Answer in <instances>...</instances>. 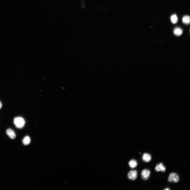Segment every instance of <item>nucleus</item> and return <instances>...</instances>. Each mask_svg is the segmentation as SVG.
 I'll return each mask as SVG.
<instances>
[{"label":"nucleus","instance_id":"obj_2","mask_svg":"<svg viewBox=\"0 0 190 190\" xmlns=\"http://www.w3.org/2000/svg\"><path fill=\"white\" fill-rule=\"evenodd\" d=\"M168 180L169 183H177L180 180V177L179 175L176 173H171L169 176Z\"/></svg>","mask_w":190,"mask_h":190},{"label":"nucleus","instance_id":"obj_10","mask_svg":"<svg viewBox=\"0 0 190 190\" xmlns=\"http://www.w3.org/2000/svg\"><path fill=\"white\" fill-rule=\"evenodd\" d=\"M22 141L23 144L25 145L29 144L31 142V139L30 137L28 136H26L23 139Z\"/></svg>","mask_w":190,"mask_h":190},{"label":"nucleus","instance_id":"obj_12","mask_svg":"<svg viewBox=\"0 0 190 190\" xmlns=\"http://www.w3.org/2000/svg\"><path fill=\"white\" fill-rule=\"evenodd\" d=\"M171 20L173 24L176 23L178 21V18L176 14H173L171 16Z\"/></svg>","mask_w":190,"mask_h":190},{"label":"nucleus","instance_id":"obj_3","mask_svg":"<svg viewBox=\"0 0 190 190\" xmlns=\"http://www.w3.org/2000/svg\"><path fill=\"white\" fill-rule=\"evenodd\" d=\"M151 175V171L147 169H144L142 171L141 173V178L144 180H148L150 177Z\"/></svg>","mask_w":190,"mask_h":190},{"label":"nucleus","instance_id":"obj_7","mask_svg":"<svg viewBox=\"0 0 190 190\" xmlns=\"http://www.w3.org/2000/svg\"><path fill=\"white\" fill-rule=\"evenodd\" d=\"M6 134L9 138L12 139H14L16 137L14 132L12 129L9 128L6 131Z\"/></svg>","mask_w":190,"mask_h":190},{"label":"nucleus","instance_id":"obj_6","mask_svg":"<svg viewBox=\"0 0 190 190\" xmlns=\"http://www.w3.org/2000/svg\"><path fill=\"white\" fill-rule=\"evenodd\" d=\"M152 157L151 155L148 153L143 154L142 157V159L144 162L148 163L151 160Z\"/></svg>","mask_w":190,"mask_h":190},{"label":"nucleus","instance_id":"obj_1","mask_svg":"<svg viewBox=\"0 0 190 190\" xmlns=\"http://www.w3.org/2000/svg\"><path fill=\"white\" fill-rule=\"evenodd\" d=\"M14 123L16 128L21 129L25 126L26 122L25 119L22 117H18L14 118Z\"/></svg>","mask_w":190,"mask_h":190},{"label":"nucleus","instance_id":"obj_4","mask_svg":"<svg viewBox=\"0 0 190 190\" xmlns=\"http://www.w3.org/2000/svg\"><path fill=\"white\" fill-rule=\"evenodd\" d=\"M155 170L157 172H164L166 170V168L162 163L157 164L155 167Z\"/></svg>","mask_w":190,"mask_h":190},{"label":"nucleus","instance_id":"obj_14","mask_svg":"<svg viewBox=\"0 0 190 190\" xmlns=\"http://www.w3.org/2000/svg\"><path fill=\"white\" fill-rule=\"evenodd\" d=\"M164 190H170V189L169 188H166V189H165Z\"/></svg>","mask_w":190,"mask_h":190},{"label":"nucleus","instance_id":"obj_13","mask_svg":"<svg viewBox=\"0 0 190 190\" xmlns=\"http://www.w3.org/2000/svg\"><path fill=\"white\" fill-rule=\"evenodd\" d=\"M2 107V104L1 102L0 101V109H1Z\"/></svg>","mask_w":190,"mask_h":190},{"label":"nucleus","instance_id":"obj_8","mask_svg":"<svg viewBox=\"0 0 190 190\" xmlns=\"http://www.w3.org/2000/svg\"><path fill=\"white\" fill-rule=\"evenodd\" d=\"M129 165L131 168H136L138 165V163L136 160L132 159L129 161Z\"/></svg>","mask_w":190,"mask_h":190},{"label":"nucleus","instance_id":"obj_9","mask_svg":"<svg viewBox=\"0 0 190 190\" xmlns=\"http://www.w3.org/2000/svg\"><path fill=\"white\" fill-rule=\"evenodd\" d=\"M173 33L177 36H180L182 34L183 30L180 28L176 27L174 30Z\"/></svg>","mask_w":190,"mask_h":190},{"label":"nucleus","instance_id":"obj_11","mask_svg":"<svg viewBox=\"0 0 190 190\" xmlns=\"http://www.w3.org/2000/svg\"><path fill=\"white\" fill-rule=\"evenodd\" d=\"M182 21L183 23L186 25H189L190 22V17L187 15L184 16L182 19Z\"/></svg>","mask_w":190,"mask_h":190},{"label":"nucleus","instance_id":"obj_5","mask_svg":"<svg viewBox=\"0 0 190 190\" xmlns=\"http://www.w3.org/2000/svg\"><path fill=\"white\" fill-rule=\"evenodd\" d=\"M138 176V172L136 170H133L129 171L128 174V179L134 181L137 178Z\"/></svg>","mask_w":190,"mask_h":190}]
</instances>
